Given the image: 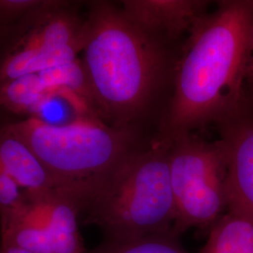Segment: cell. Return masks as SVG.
<instances>
[{
  "mask_svg": "<svg viewBox=\"0 0 253 253\" xmlns=\"http://www.w3.org/2000/svg\"><path fill=\"white\" fill-rule=\"evenodd\" d=\"M81 220L110 240L175 233L168 145L158 141L126 154L91 196Z\"/></svg>",
  "mask_w": 253,
  "mask_h": 253,
  "instance_id": "obj_4",
  "label": "cell"
},
{
  "mask_svg": "<svg viewBox=\"0 0 253 253\" xmlns=\"http://www.w3.org/2000/svg\"><path fill=\"white\" fill-rule=\"evenodd\" d=\"M52 89L46 85L39 73L28 74L1 84L0 108L30 117Z\"/></svg>",
  "mask_w": 253,
  "mask_h": 253,
  "instance_id": "obj_12",
  "label": "cell"
},
{
  "mask_svg": "<svg viewBox=\"0 0 253 253\" xmlns=\"http://www.w3.org/2000/svg\"><path fill=\"white\" fill-rule=\"evenodd\" d=\"M84 25L74 4L47 0L0 36V84L77 61Z\"/></svg>",
  "mask_w": 253,
  "mask_h": 253,
  "instance_id": "obj_5",
  "label": "cell"
},
{
  "mask_svg": "<svg viewBox=\"0 0 253 253\" xmlns=\"http://www.w3.org/2000/svg\"><path fill=\"white\" fill-rule=\"evenodd\" d=\"M2 127L29 146L56 191L76 202L82 213L109 173L135 148L131 128L110 126L95 117L61 125L25 118Z\"/></svg>",
  "mask_w": 253,
  "mask_h": 253,
  "instance_id": "obj_3",
  "label": "cell"
},
{
  "mask_svg": "<svg viewBox=\"0 0 253 253\" xmlns=\"http://www.w3.org/2000/svg\"><path fill=\"white\" fill-rule=\"evenodd\" d=\"M253 22V1H220L192 29L160 142L241 114Z\"/></svg>",
  "mask_w": 253,
  "mask_h": 253,
  "instance_id": "obj_1",
  "label": "cell"
},
{
  "mask_svg": "<svg viewBox=\"0 0 253 253\" xmlns=\"http://www.w3.org/2000/svg\"><path fill=\"white\" fill-rule=\"evenodd\" d=\"M0 168L16 181L23 191L38 194L56 191L48 172L29 146L2 126Z\"/></svg>",
  "mask_w": 253,
  "mask_h": 253,
  "instance_id": "obj_10",
  "label": "cell"
},
{
  "mask_svg": "<svg viewBox=\"0 0 253 253\" xmlns=\"http://www.w3.org/2000/svg\"><path fill=\"white\" fill-rule=\"evenodd\" d=\"M81 214L79 205L58 191H24L18 205L0 217V247L34 253H85Z\"/></svg>",
  "mask_w": 253,
  "mask_h": 253,
  "instance_id": "obj_7",
  "label": "cell"
},
{
  "mask_svg": "<svg viewBox=\"0 0 253 253\" xmlns=\"http://www.w3.org/2000/svg\"><path fill=\"white\" fill-rule=\"evenodd\" d=\"M209 1L124 0L120 7L132 23L161 42L190 33L208 14Z\"/></svg>",
  "mask_w": 253,
  "mask_h": 253,
  "instance_id": "obj_9",
  "label": "cell"
},
{
  "mask_svg": "<svg viewBox=\"0 0 253 253\" xmlns=\"http://www.w3.org/2000/svg\"><path fill=\"white\" fill-rule=\"evenodd\" d=\"M168 145V165L177 235L191 228L209 230L227 211L225 159L220 141L193 133Z\"/></svg>",
  "mask_w": 253,
  "mask_h": 253,
  "instance_id": "obj_6",
  "label": "cell"
},
{
  "mask_svg": "<svg viewBox=\"0 0 253 253\" xmlns=\"http://www.w3.org/2000/svg\"><path fill=\"white\" fill-rule=\"evenodd\" d=\"M23 193L16 181L0 168V217L9 214L18 205Z\"/></svg>",
  "mask_w": 253,
  "mask_h": 253,
  "instance_id": "obj_14",
  "label": "cell"
},
{
  "mask_svg": "<svg viewBox=\"0 0 253 253\" xmlns=\"http://www.w3.org/2000/svg\"><path fill=\"white\" fill-rule=\"evenodd\" d=\"M246 82L251 84L253 87V22L252 27V33H251V42H250V54H249V61H248V68H247V78Z\"/></svg>",
  "mask_w": 253,
  "mask_h": 253,
  "instance_id": "obj_15",
  "label": "cell"
},
{
  "mask_svg": "<svg viewBox=\"0 0 253 253\" xmlns=\"http://www.w3.org/2000/svg\"><path fill=\"white\" fill-rule=\"evenodd\" d=\"M197 253H253V222L228 211L209 228Z\"/></svg>",
  "mask_w": 253,
  "mask_h": 253,
  "instance_id": "obj_11",
  "label": "cell"
},
{
  "mask_svg": "<svg viewBox=\"0 0 253 253\" xmlns=\"http://www.w3.org/2000/svg\"><path fill=\"white\" fill-rule=\"evenodd\" d=\"M80 58L97 116L110 126L131 128L163 78L162 43L127 18L120 6L91 1Z\"/></svg>",
  "mask_w": 253,
  "mask_h": 253,
  "instance_id": "obj_2",
  "label": "cell"
},
{
  "mask_svg": "<svg viewBox=\"0 0 253 253\" xmlns=\"http://www.w3.org/2000/svg\"><path fill=\"white\" fill-rule=\"evenodd\" d=\"M175 233L149 235L129 240L103 239L85 253H189Z\"/></svg>",
  "mask_w": 253,
  "mask_h": 253,
  "instance_id": "obj_13",
  "label": "cell"
},
{
  "mask_svg": "<svg viewBox=\"0 0 253 253\" xmlns=\"http://www.w3.org/2000/svg\"><path fill=\"white\" fill-rule=\"evenodd\" d=\"M0 253H34L29 252L25 249L15 247V246H7V247H0Z\"/></svg>",
  "mask_w": 253,
  "mask_h": 253,
  "instance_id": "obj_16",
  "label": "cell"
},
{
  "mask_svg": "<svg viewBox=\"0 0 253 253\" xmlns=\"http://www.w3.org/2000/svg\"><path fill=\"white\" fill-rule=\"evenodd\" d=\"M220 126L227 210L253 222V118L240 114Z\"/></svg>",
  "mask_w": 253,
  "mask_h": 253,
  "instance_id": "obj_8",
  "label": "cell"
}]
</instances>
